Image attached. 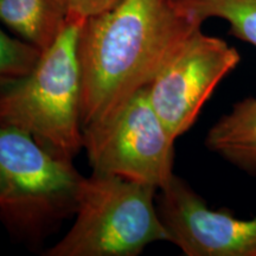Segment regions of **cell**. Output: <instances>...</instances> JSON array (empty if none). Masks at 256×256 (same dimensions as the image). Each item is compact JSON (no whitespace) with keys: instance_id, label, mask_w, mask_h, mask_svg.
Wrapping results in <instances>:
<instances>
[{"instance_id":"cell-1","label":"cell","mask_w":256,"mask_h":256,"mask_svg":"<svg viewBox=\"0 0 256 256\" xmlns=\"http://www.w3.org/2000/svg\"><path fill=\"white\" fill-rule=\"evenodd\" d=\"M198 28L171 0H121L84 19L78 44L82 128L148 87Z\"/></svg>"},{"instance_id":"cell-2","label":"cell","mask_w":256,"mask_h":256,"mask_svg":"<svg viewBox=\"0 0 256 256\" xmlns=\"http://www.w3.org/2000/svg\"><path fill=\"white\" fill-rule=\"evenodd\" d=\"M82 23L83 19L70 18L31 72L0 83V127L26 133L52 154L68 160L83 148L78 55Z\"/></svg>"},{"instance_id":"cell-3","label":"cell","mask_w":256,"mask_h":256,"mask_svg":"<svg viewBox=\"0 0 256 256\" xmlns=\"http://www.w3.org/2000/svg\"><path fill=\"white\" fill-rule=\"evenodd\" d=\"M83 176L26 133L0 127V222L36 243L75 215Z\"/></svg>"},{"instance_id":"cell-4","label":"cell","mask_w":256,"mask_h":256,"mask_svg":"<svg viewBox=\"0 0 256 256\" xmlns=\"http://www.w3.org/2000/svg\"><path fill=\"white\" fill-rule=\"evenodd\" d=\"M158 188L92 171L80 186L75 222L46 256H136L170 242L156 209Z\"/></svg>"},{"instance_id":"cell-5","label":"cell","mask_w":256,"mask_h":256,"mask_svg":"<svg viewBox=\"0 0 256 256\" xmlns=\"http://www.w3.org/2000/svg\"><path fill=\"white\" fill-rule=\"evenodd\" d=\"M176 139L144 88L100 122L83 128L82 146L92 171L162 190L174 178Z\"/></svg>"},{"instance_id":"cell-6","label":"cell","mask_w":256,"mask_h":256,"mask_svg":"<svg viewBox=\"0 0 256 256\" xmlns=\"http://www.w3.org/2000/svg\"><path fill=\"white\" fill-rule=\"evenodd\" d=\"M240 60L235 48L198 28L147 87L153 108L174 139L196 122L211 94Z\"/></svg>"},{"instance_id":"cell-7","label":"cell","mask_w":256,"mask_h":256,"mask_svg":"<svg viewBox=\"0 0 256 256\" xmlns=\"http://www.w3.org/2000/svg\"><path fill=\"white\" fill-rule=\"evenodd\" d=\"M156 209L170 242L186 256H256V217L212 210L182 178L158 191Z\"/></svg>"},{"instance_id":"cell-8","label":"cell","mask_w":256,"mask_h":256,"mask_svg":"<svg viewBox=\"0 0 256 256\" xmlns=\"http://www.w3.org/2000/svg\"><path fill=\"white\" fill-rule=\"evenodd\" d=\"M66 0H0V24L43 52L70 20Z\"/></svg>"},{"instance_id":"cell-9","label":"cell","mask_w":256,"mask_h":256,"mask_svg":"<svg viewBox=\"0 0 256 256\" xmlns=\"http://www.w3.org/2000/svg\"><path fill=\"white\" fill-rule=\"evenodd\" d=\"M206 145L238 168L256 172V98H243L220 116L208 132Z\"/></svg>"},{"instance_id":"cell-10","label":"cell","mask_w":256,"mask_h":256,"mask_svg":"<svg viewBox=\"0 0 256 256\" xmlns=\"http://www.w3.org/2000/svg\"><path fill=\"white\" fill-rule=\"evenodd\" d=\"M180 14L203 24L210 18L226 20L230 32L256 48V0H171Z\"/></svg>"},{"instance_id":"cell-11","label":"cell","mask_w":256,"mask_h":256,"mask_svg":"<svg viewBox=\"0 0 256 256\" xmlns=\"http://www.w3.org/2000/svg\"><path fill=\"white\" fill-rule=\"evenodd\" d=\"M40 55L36 46L8 34L0 24V83L26 75Z\"/></svg>"},{"instance_id":"cell-12","label":"cell","mask_w":256,"mask_h":256,"mask_svg":"<svg viewBox=\"0 0 256 256\" xmlns=\"http://www.w3.org/2000/svg\"><path fill=\"white\" fill-rule=\"evenodd\" d=\"M66 2L69 5L70 17L84 20L114 8L121 0H66Z\"/></svg>"}]
</instances>
